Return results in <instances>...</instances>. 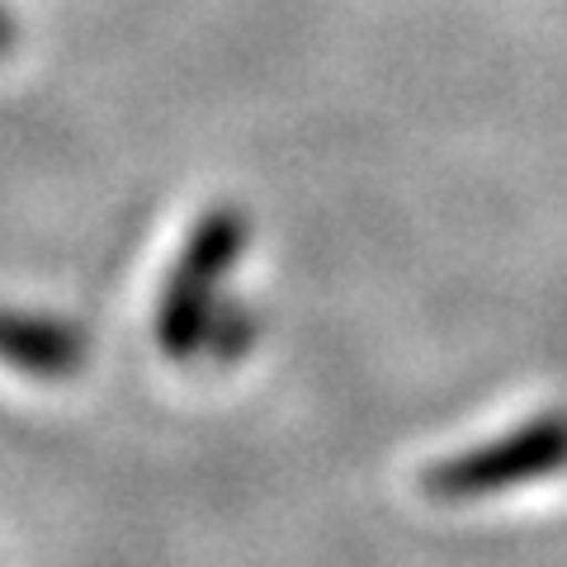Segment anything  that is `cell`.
Segmentation results:
<instances>
[{"label":"cell","instance_id":"3957f363","mask_svg":"<svg viewBox=\"0 0 567 567\" xmlns=\"http://www.w3.org/2000/svg\"><path fill=\"white\" fill-rule=\"evenodd\" d=\"M91 341L76 322L58 312H29V308H6L0 303V364L24 379L62 383L85 364Z\"/></svg>","mask_w":567,"mask_h":567},{"label":"cell","instance_id":"7a4b0ae2","mask_svg":"<svg viewBox=\"0 0 567 567\" xmlns=\"http://www.w3.org/2000/svg\"><path fill=\"white\" fill-rule=\"evenodd\" d=\"M558 473H567V412L563 406L525 416L502 435L477 440V445L440 458V464L425 468L421 487L431 502L473 506V502L506 496L516 487L548 483Z\"/></svg>","mask_w":567,"mask_h":567},{"label":"cell","instance_id":"6da1fadb","mask_svg":"<svg viewBox=\"0 0 567 567\" xmlns=\"http://www.w3.org/2000/svg\"><path fill=\"white\" fill-rule=\"evenodd\" d=\"M251 241V218L233 204L208 208L175 256L156 298V346L166 360H237L251 346V317L223 298L237 260Z\"/></svg>","mask_w":567,"mask_h":567},{"label":"cell","instance_id":"277c9868","mask_svg":"<svg viewBox=\"0 0 567 567\" xmlns=\"http://www.w3.org/2000/svg\"><path fill=\"white\" fill-rule=\"evenodd\" d=\"M10 48H14V20H10V10L0 6V58H6Z\"/></svg>","mask_w":567,"mask_h":567}]
</instances>
